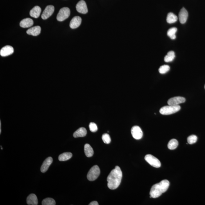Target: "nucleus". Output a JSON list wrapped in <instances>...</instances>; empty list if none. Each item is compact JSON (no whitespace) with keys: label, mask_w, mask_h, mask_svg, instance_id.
Here are the masks:
<instances>
[{"label":"nucleus","mask_w":205,"mask_h":205,"mask_svg":"<svg viewBox=\"0 0 205 205\" xmlns=\"http://www.w3.org/2000/svg\"><path fill=\"white\" fill-rule=\"evenodd\" d=\"M122 177V173L121 168L119 166H116L108 175V187L110 190H115L118 188L121 184Z\"/></svg>","instance_id":"nucleus-1"},{"label":"nucleus","mask_w":205,"mask_h":205,"mask_svg":"<svg viewBox=\"0 0 205 205\" xmlns=\"http://www.w3.org/2000/svg\"><path fill=\"white\" fill-rule=\"evenodd\" d=\"M169 186L170 182L167 180H164L159 183L154 185L150 190V198H156L159 197L167 191Z\"/></svg>","instance_id":"nucleus-2"},{"label":"nucleus","mask_w":205,"mask_h":205,"mask_svg":"<svg viewBox=\"0 0 205 205\" xmlns=\"http://www.w3.org/2000/svg\"><path fill=\"white\" fill-rule=\"evenodd\" d=\"M180 106L179 105H177V106L169 105V106H165L161 108L160 110V112L162 115H170V114L178 112L180 110Z\"/></svg>","instance_id":"nucleus-3"},{"label":"nucleus","mask_w":205,"mask_h":205,"mask_svg":"<svg viewBox=\"0 0 205 205\" xmlns=\"http://www.w3.org/2000/svg\"><path fill=\"white\" fill-rule=\"evenodd\" d=\"M100 171L99 167L98 166H93L90 169L87 175V178L90 181L95 180L100 174Z\"/></svg>","instance_id":"nucleus-4"},{"label":"nucleus","mask_w":205,"mask_h":205,"mask_svg":"<svg viewBox=\"0 0 205 205\" xmlns=\"http://www.w3.org/2000/svg\"><path fill=\"white\" fill-rule=\"evenodd\" d=\"M70 14V11L69 8H62L58 12L57 17V19L59 21H64L69 18Z\"/></svg>","instance_id":"nucleus-5"},{"label":"nucleus","mask_w":205,"mask_h":205,"mask_svg":"<svg viewBox=\"0 0 205 205\" xmlns=\"http://www.w3.org/2000/svg\"><path fill=\"white\" fill-rule=\"evenodd\" d=\"M145 160L154 167L158 168L160 167V161L155 157L150 154H148L145 157Z\"/></svg>","instance_id":"nucleus-6"},{"label":"nucleus","mask_w":205,"mask_h":205,"mask_svg":"<svg viewBox=\"0 0 205 205\" xmlns=\"http://www.w3.org/2000/svg\"><path fill=\"white\" fill-rule=\"evenodd\" d=\"M131 133L133 138L136 139H141L143 136V133L139 126H133L131 129Z\"/></svg>","instance_id":"nucleus-7"},{"label":"nucleus","mask_w":205,"mask_h":205,"mask_svg":"<svg viewBox=\"0 0 205 205\" xmlns=\"http://www.w3.org/2000/svg\"><path fill=\"white\" fill-rule=\"evenodd\" d=\"M186 101V98L183 97H175L169 99L167 101V104L169 105L177 106L179 105L180 104L183 103Z\"/></svg>","instance_id":"nucleus-8"},{"label":"nucleus","mask_w":205,"mask_h":205,"mask_svg":"<svg viewBox=\"0 0 205 205\" xmlns=\"http://www.w3.org/2000/svg\"><path fill=\"white\" fill-rule=\"evenodd\" d=\"M54 11V7L53 5H48L43 13L42 18L43 19H46L52 15Z\"/></svg>","instance_id":"nucleus-9"},{"label":"nucleus","mask_w":205,"mask_h":205,"mask_svg":"<svg viewBox=\"0 0 205 205\" xmlns=\"http://www.w3.org/2000/svg\"><path fill=\"white\" fill-rule=\"evenodd\" d=\"M77 12L82 14H86L88 12V9L86 2L82 0L78 2L76 5Z\"/></svg>","instance_id":"nucleus-10"},{"label":"nucleus","mask_w":205,"mask_h":205,"mask_svg":"<svg viewBox=\"0 0 205 205\" xmlns=\"http://www.w3.org/2000/svg\"><path fill=\"white\" fill-rule=\"evenodd\" d=\"M14 52V49L12 46H6L2 48L0 51V55L2 57L7 56L12 54Z\"/></svg>","instance_id":"nucleus-11"},{"label":"nucleus","mask_w":205,"mask_h":205,"mask_svg":"<svg viewBox=\"0 0 205 205\" xmlns=\"http://www.w3.org/2000/svg\"><path fill=\"white\" fill-rule=\"evenodd\" d=\"M179 21L181 23H186L188 17V13L185 8H183L181 9L179 13Z\"/></svg>","instance_id":"nucleus-12"},{"label":"nucleus","mask_w":205,"mask_h":205,"mask_svg":"<svg viewBox=\"0 0 205 205\" xmlns=\"http://www.w3.org/2000/svg\"><path fill=\"white\" fill-rule=\"evenodd\" d=\"M53 159L51 157L46 158L45 160L44 161L41 167V171L43 173L46 172L52 163H53Z\"/></svg>","instance_id":"nucleus-13"},{"label":"nucleus","mask_w":205,"mask_h":205,"mask_svg":"<svg viewBox=\"0 0 205 205\" xmlns=\"http://www.w3.org/2000/svg\"><path fill=\"white\" fill-rule=\"evenodd\" d=\"M82 19L80 17L76 16L74 17L70 21V26L72 29H76L79 27L82 23Z\"/></svg>","instance_id":"nucleus-14"},{"label":"nucleus","mask_w":205,"mask_h":205,"mask_svg":"<svg viewBox=\"0 0 205 205\" xmlns=\"http://www.w3.org/2000/svg\"><path fill=\"white\" fill-rule=\"evenodd\" d=\"M41 28L39 26H36L34 27L28 29L27 31V33L28 34L36 36L39 35L41 32Z\"/></svg>","instance_id":"nucleus-15"},{"label":"nucleus","mask_w":205,"mask_h":205,"mask_svg":"<svg viewBox=\"0 0 205 205\" xmlns=\"http://www.w3.org/2000/svg\"><path fill=\"white\" fill-rule=\"evenodd\" d=\"M27 203L29 205H38V200L36 195L34 194H31L29 195L27 198Z\"/></svg>","instance_id":"nucleus-16"},{"label":"nucleus","mask_w":205,"mask_h":205,"mask_svg":"<svg viewBox=\"0 0 205 205\" xmlns=\"http://www.w3.org/2000/svg\"><path fill=\"white\" fill-rule=\"evenodd\" d=\"M34 21L30 18H26L22 19L20 22V26L23 28H28L33 26Z\"/></svg>","instance_id":"nucleus-17"},{"label":"nucleus","mask_w":205,"mask_h":205,"mask_svg":"<svg viewBox=\"0 0 205 205\" xmlns=\"http://www.w3.org/2000/svg\"><path fill=\"white\" fill-rule=\"evenodd\" d=\"M87 133V130L85 128L81 127L74 132L73 134V136L75 138L83 137L86 136Z\"/></svg>","instance_id":"nucleus-18"},{"label":"nucleus","mask_w":205,"mask_h":205,"mask_svg":"<svg viewBox=\"0 0 205 205\" xmlns=\"http://www.w3.org/2000/svg\"><path fill=\"white\" fill-rule=\"evenodd\" d=\"M42 11L41 8L38 6H34L30 12V15L33 18H37L39 17Z\"/></svg>","instance_id":"nucleus-19"},{"label":"nucleus","mask_w":205,"mask_h":205,"mask_svg":"<svg viewBox=\"0 0 205 205\" xmlns=\"http://www.w3.org/2000/svg\"><path fill=\"white\" fill-rule=\"evenodd\" d=\"M84 150L85 155L87 157H90L94 155V150L88 144H86L85 145Z\"/></svg>","instance_id":"nucleus-20"},{"label":"nucleus","mask_w":205,"mask_h":205,"mask_svg":"<svg viewBox=\"0 0 205 205\" xmlns=\"http://www.w3.org/2000/svg\"><path fill=\"white\" fill-rule=\"evenodd\" d=\"M178 18L176 15L173 13H169L167 14L166 21L167 23L172 24L175 23L178 21Z\"/></svg>","instance_id":"nucleus-21"},{"label":"nucleus","mask_w":205,"mask_h":205,"mask_svg":"<svg viewBox=\"0 0 205 205\" xmlns=\"http://www.w3.org/2000/svg\"><path fill=\"white\" fill-rule=\"evenodd\" d=\"M72 157V154L70 152H65L61 154L58 156V159L60 161H66L70 159Z\"/></svg>","instance_id":"nucleus-22"},{"label":"nucleus","mask_w":205,"mask_h":205,"mask_svg":"<svg viewBox=\"0 0 205 205\" xmlns=\"http://www.w3.org/2000/svg\"><path fill=\"white\" fill-rule=\"evenodd\" d=\"M179 144V142L176 139H172L169 142L167 147L170 150H174L176 149Z\"/></svg>","instance_id":"nucleus-23"},{"label":"nucleus","mask_w":205,"mask_h":205,"mask_svg":"<svg viewBox=\"0 0 205 205\" xmlns=\"http://www.w3.org/2000/svg\"><path fill=\"white\" fill-rule=\"evenodd\" d=\"M175 58V53L173 51L169 52L165 57L164 61L166 62H171L174 60Z\"/></svg>","instance_id":"nucleus-24"},{"label":"nucleus","mask_w":205,"mask_h":205,"mask_svg":"<svg viewBox=\"0 0 205 205\" xmlns=\"http://www.w3.org/2000/svg\"><path fill=\"white\" fill-rule=\"evenodd\" d=\"M176 27H172L169 29L167 32V35L172 40H174L176 38L175 34L177 32Z\"/></svg>","instance_id":"nucleus-25"},{"label":"nucleus","mask_w":205,"mask_h":205,"mask_svg":"<svg viewBox=\"0 0 205 205\" xmlns=\"http://www.w3.org/2000/svg\"><path fill=\"white\" fill-rule=\"evenodd\" d=\"M56 204L55 201L51 198H46L42 201L43 205H55Z\"/></svg>","instance_id":"nucleus-26"},{"label":"nucleus","mask_w":205,"mask_h":205,"mask_svg":"<svg viewBox=\"0 0 205 205\" xmlns=\"http://www.w3.org/2000/svg\"><path fill=\"white\" fill-rule=\"evenodd\" d=\"M170 70V66L168 65H163L161 66L159 69V73L161 74H163L167 73Z\"/></svg>","instance_id":"nucleus-27"},{"label":"nucleus","mask_w":205,"mask_h":205,"mask_svg":"<svg viewBox=\"0 0 205 205\" xmlns=\"http://www.w3.org/2000/svg\"><path fill=\"white\" fill-rule=\"evenodd\" d=\"M198 138L196 136L191 135L189 136L187 138V141L190 144H193L197 141Z\"/></svg>","instance_id":"nucleus-28"},{"label":"nucleus","mask_w":205,"mask_h":205,"mask_svg":"<svg viewBox=\"0 0 205 205\" xmlns=\"http://www.w3.org/2000/svg\"><path fill=\"white\" fill-rule=\"evenodd\" d=\"M102 139L105 143L108 144L111 141V139L110 136L107 134H105L102 135Z\"/></svg>","instance_id":"nucleus-29"},{"label":"nucleus","mask_w":205,"mask_h":205,"mask_svg":"<svg viewBox=\"0 0 205 205\" xmlns=\"http://www.w3.org/2000/svg\"><path fill=\"white\" fill-rule=\"evenodd\" d=\"M89 128H90V131L92 132H95L98 130V127L97 125L93 122H91L90 123V125H89Z\"/></svg>","instance_id":"nucleus-30"},{"label":"nucleus","mask_w":205,"mask_h":205,"mask_svg":"<svg viewBox=\"0 0 205 205\" xmlns=\"http://www.w3.org/2000/svg\"><path fill=\"white\" fill-rule=\"evenodd\" d=\"M98 202L96 201H94L90 203L89 205H98Z\"/></svg>","instance_id":"nucleus-31"},{"label":"nucleus","mask_w":205,"mask_h":205,"mask_svg":"<svg viewBox=\"0 0 205 205\" xmlns=\"http://www.w3.org/2000/svg\"><path fill=\"white\" fill-rule=\"evenodd\" d=\"M1 121H0V134H1Z\"/></svg>","instance_id":"nucleus-32"},{"label":"nucleus","mask_w":205,"mask_h":205,"mask_svg":"<svg viewBox=\"0 0 205 205\" xmlns=\"http://www.w3.org/2000/svg\"><path fill=\"white\" fill-rule=\"evenodd\" d=\"M1 150H2V149H3V148H2V146H1Z\"/></svg>","instance_id":"nucleus-33"},{"label":"nucleus","mask_w":205,"mask_h":205,"mask_svg":"<svg viewBox=\"0 0 205 205\" xmlns=\"http://www.w3.org/2000/svg\"></svg>","instance_id":"nucleus-34"}]
</instances>
